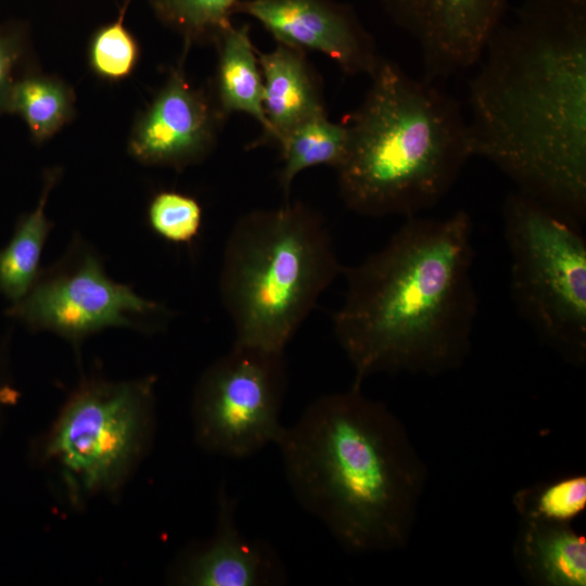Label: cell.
Here are the masks:
<instances>
[{
    "label": "cell",
    "mask_w": 586,
    "mask_h": 586,
    "mask_svg": "<svg viewBox=\"0 0 586 586\" xmlns=\"http://www.w3.org/2000/svg\"><path fill=\"white\" fill-rule=\"evenodd\" d=\"M217 64L214 102L225 118L234 113L253 117L263 128L267 123L263 106L264 84L250 26L228 27L216 39Z\"/></svg>",
    "instance_id": "cell-16"
},
{
    "label": "cell",
    "mask_w": 586,
    "mask_h": 586,
    "mask_svg": "<svg viewBox=\"0 0 586 586\" xmlns=\"http://www.w3.org/2000/svg\"><path fill=\"white\" fill-rule=\"evenodd\" d=\"M183 61L137 119L128 151L138 162L181 170L214 150L225 117L213 98L189 82Z\"/></svg>",
    "instance_id": "cell-11"
},
{
    "label": "cell",
    "mask_w": 586,
    "mask_h": 586,
    "mask_svg": "<svg viewBox=\"0 0 586 586\" xmlns=\"http://www.w3.org/2000/svg\"><path fill=\"white\" fill-rule=\"evenodd\" d=\"M417 43L423 76L442 82L476 65L509 0H382Z\"/></svg>",
    "instance_id": "cell-10"
},
{
    "label": "cell",
    "mask_w": 586,
    "mask_h": 586,
    "mask_svg": "<svg viewBox=\"0 0 586 586\" xmlns=\"http://www.w3.org/2000/svg\"><path fill=\"white\" fill-rule=\"evenodd\" d=\"M514 557L523 576L540 586L586 585V539L571 522L521 518Z\"/></svg>",
    "instance_id": "cell-15"
},
{
    "label": "cell",
    "mask_w": 586,
    "mask_h": 586,
    "mask_svg": "<svg viewBox=\"0 0 586 586\" xmlns=\"http://www.w3.org/2000/svg\"><path fill=\"white\" fill-rule=\"evenodd\" d=\"M7 316L31 332L49 331L74 348L109 328L132 329L144 334L164 331L174 311L164 303L145 298L128 284L111 279L99 252L76 233L65 253L38 278Z\"/></svg>",
    "instance_id": "cell-8"
},
{
    "label": "cell",
    "mask_w": 586,
    "mask_h": 586,
    "mask_svg": "<svg viewBox=\"0 0 586 586\" xmlns=\"http://www.w3.org/2000/svg\"><path fill=\"white\" fill-rule=\"evenodd\" d=\"M7 341L0 345V428L2 425L4 411L17 397V391L13 386L7 359Z\"/></svg>",
    "instance_id": "cell-25"
},
{
    "label": "cell",
    "mask_w": 586,
    "mask_h": 586,
    "mask_svg": "<svg viewBox=\"0 0 586 586\" xmlns=\"http://www.w3.org/2000/svg\"><path fill=\"white\" fill-rule=\"evenodd\" d=\"M369 78L344 122L340 198L361 216H417L448 193L473 157L467 116L440 82L412 77L384 58Z\"/></svg>",
    "instance_id": "cell-4"
},
{
    "label": "cell",
    "mask_w": 586,
    "mask_h": 586,
    "mask_svg": "<svg viewBox=\"0 0 586 586\" xmlns=\"http://www.w3.org/2000/svg\"><path fill=\"white\" fill-rule=\"evenodd\" d=\"M513 505L521 518L571 522L586 508V476H564L520 489Z\"/></svg>",
    "instance_id": "cell-21"
},
{
    "label": "cell",
    "mask_w": 586,
    "mask_h": 586,
    "mask_svg": "<svg viewBox=\"0 0 586 586\" xmlns=\"http://www.w3.org/2000/svg\"><path fill=\"white\" fill-rule=\"evenodd\" d=\"M73 112V91L54 77L23 73L10 92L8 113L18 115L39 143L58 132Z\"/></svg>",
    "instance_id": "cell-19"
},
{
    "label": "cell",
    "mask_w": 586,
    "mask_h": 586,
    "mask_svg": "<svg viewBox=\"0 0 586 586\" xmlns=\"http://www.w3.org/2000/svg\"><path fill=\"white\" fill-rule=\"evenodd\" d=\"M60 174L58 168L44 173L43 188L36 207L20 215L10 240L0 250V294L10 304L27 293L42 269L41 254L54 226L47 217L46 206Z\"/></svg>",
    "instance_id": "cell-17"
},
{
    "label": "cell",
    "mask_w": 586,
    "mask_h": 586,
    "mask_svg": "<svg viewBox=\"0 0 586 586\" xmlns=\"http://www.w3.org/2000/svg\"><path fill=\"white\" fill-rule=\"evenodd\" d=\"M158 18L182 35L186 48L212 42L232 25L241 0H151Z\"/></svg>",
    "instance_id": "cell-20"
},
{
    "label": "cell",
    "mask_w": 586,
    "mask_h": 586,
    "mask_svg": "<svg viewBox=\"0 0 586 586\" xmlns=\"http://www.w3.org/2000/svg\"><path fill=\"white\" fill-rule=\"evenodd\" d=\"M277 43L330 58L346 75L375 71L382 56L354 9L335 0H241Z\"/></svg>",
    "instance_id": "cell-12"
},
{
    "label": "cell",
    "mask_w": 586,
    "mask_h": 586,
    "mask_svg": "<svg viewBox=\"0 0 586 586\" xmlns=\"http://www.w3.org/2000/svg\"><path fill=\"white\" fill-rule=\"evenodd\" d=\"M154 375L113 381L84 375L58 416L30 447V459L53 477L73 509L113 497L125 486L153 443Z\"/></svg>",
    "instance_id": "cell-6"
},
{
    "label": "cell",
    "mask_w": 586,
    "mask_h": 586,
    "mask_svg": "<svg viewBox=\"0 0 586 586\" xmlns=\"http://www.w3.org/2000/svg\"><path fill=\"white\" fill-rule=\"evenodd\" d=\"M473 225L458 209L408 217L388 242L343 268L346 289L332 322L355 372L435 375L466 358L477 315Z\"/></svg>",
    "instance_id": "cell-2"
},
{
    "label": "cell",
    "mask_w": 586,
    "mask_h": 586,
    "mask_svg": "<svg viewBox=\"0 0 586 586\" xmlns=\"http://www.w3.org/2000/svg\"><path fill=\"white\" fill-rule=\"evenodd\" d=\"M146 220L161 239L175 244H190L201 231L203 211L195 198L162 190L151 199Z\"/></svg>",
    "instance_id": "cell-23"
},
{
    "label": "cell",
    "mask_w": 586,
    "mask_h": 586,
    "mask_svg": "<svg viewBox=\"0 0 586 586\" xmlns=\"http://www.w3.org/2000/svg\"><path fill=\"white\" fill-rule=\"evenodd\" d=\"M131 0H125L118 17L99 28L89 46L92 71L109 80H119L132 73L139 59V46L125 26V15Z\"/></svg>",
    "instance_id": "cell-22"
},
{
    "label": "cell",
    "mask_w": 586,
    "mask_h": 586,
    "mask_svg": "<svg viewBox=\"0 0 586 586\" xmlns=\"http://www.w3.org/2000/svg\"><path fill=\"white\" fill-rule=\"evenodd\" d=\"M360 386L313 400L276 445L295 499L345 550L387 552L410 537L426 469L400 420Z\"/></svg>",
    "instance_id": "cell-3"
},
{
    "label": "cell",
    "mask_w": 586,
    "mask_h": 586,
    "mask_svg": "<svg viewBox=\"0 0 586 586\" xmlns=\"http://www.w3.org/2000/svg\"><path fill=\"white\" fill-rule=\"evenodd\" d=\"M348 143L345 123H334L328 114L305 119L289 130L277 143L282 167L279 184L284 194L298 174L315 166L335 169L342 162Z\"/></svg>",
    "instance_id": "cell-18"
},
{
    "label": "cell",
    "mask_w": 586,
    "mask_h": 586,
    "mask_svg": "<svg viewBox=\"0 0 586 586\" xmlns=\"http://www.w3.org/2000/svg\"><path fill=\"white\" fill-rule=\"evenodd\" d=\"M477 63L468 88L473 156L582 225L586 0H524L493 33Z\"/></svg>",
    "instance_id": "cell-1"
},
{
    "label": "cell",
    "mask_w": 586,
    "mask_h": 586,
    "mask_svg": "<svg viewBox=\"0 0 586 586\" xmlns=\"http://www.w3.org/2000/svg\"><path fill=\"white\" fill-rule=\"evenodd\" d=\"M235 507V499L221 485L213 535L188 545L178 553L166 574L169 584L275 586L286 583V571L277 550L268 542L240 532Z\"/></svg>",
    "instance_id": "cell-13"
},
{
    "label": "cell",
    "mask_w": 586,
    "mask_h": 586,
    "mask_svg": "<svg viewBox=\"0 0 586 586\" xmlns=\"http://www.w3.org/2000/svg\"><path fill=\"white\" fill-rule=\"evenodd\" d=\"M284 353L233 344L201 374L192 397L195 443L231 458L252 456L276 444L284 426Z\"/></svg>",
    "instance_id": "cell-9"
},
{
    "label": "cell",
    "mask_w": 586,
    "mask_h": 586,
    "mask_svg": "<svg viewBox=\"0 0 586 586\" xmlns=\"http://www.w3.org/2000/svg\"><path fill=\"white\" fill-rule=\"evenodd\" d=\"M257 55L267 126L253 146L277 144L301 122L328 114L320 77L305 52L277 43L273 50L257 51Z\"/></svg>",
    "instance_id": "cell-14"
},
{
    "label": "cell",
    "mask_w": 586,
    "mask_h": 586,
    "mask_svg": "<svg viewBox=\"0 0 586 586\" xmlns=\"http://www.w3.org/2000/svg\"><path fill=\"white\" fill-rule=\"evenodd\" d=\"M25 37L15 25H0V114L8 113V102L14 82L22 75Z\"/></svg>",
    "instance_id": "cell-24"
},
{
    "label": "cell",
    "mask_w": 586,
    "mask_h": 586,
    "mask_svg": "<svg viewBox=\"0 0 586 586\" xmlns=\"http://www.w3.org/2000/svg\"><path fill=\"white\" fill-rule=\"evenodd\" d=\"M343 268L324 219L309 205L286 201L240 216L219 273L233 344L284 353Z\"/></svg>",
    "instance_id": "cell-5"
},
{
    "label": "cell",
    "mask_w": 586,
    "mask_h": 586,
    "mask_svg": "<svg viewBox=\"0 0 586 586\" xmlns=\"http://www.w3.org/2000/svg\"><path fill=\"white\" fill-rule=\"evenodd\" d=\"M513 303L568 362L586 360V241L581 225L517 190L502 206Z\"/></svg>",
    "instance_id": "cell-7"
}]
</instances>
